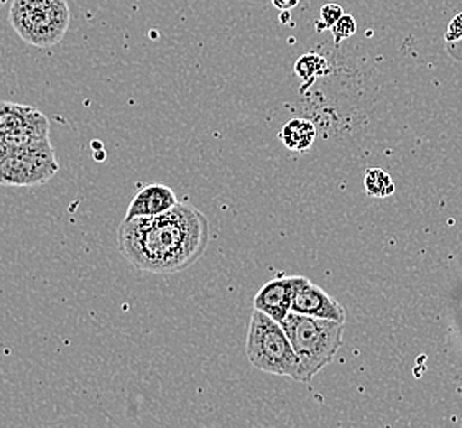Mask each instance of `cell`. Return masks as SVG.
Masks as SVG:
<instances>
[{
	"instance_id": "8fae6325",
	"label": "cell",
	"mask_w": 462,
	"mask_h": 428,
	"mask_svg": "<svg viewBox=\"0 0 462 428\" xmlns=\"http://www.w3.org/2000/svg\"><path fill=\"white\" fill-rule=\"evenodd\" d=\"M364 187L367 195L374 198H387L395 193V183L389 173L382 168H369L364 177Z\"/></svg>"
},
{
	"instance_id": "5b68a950",
	"label": "cell",
	"mask_w": 462,
	"mask_h": 428,
	"mask_svg": "<svg viewBox=\"0 0 462 428\" xmlns=\"http://www.w3.org/2000/svg\"><path fill=\"white\" fill-rule=\"evenodd\" d=\"M60 172L55 150L50 142L0 152L2 187H40Z\"/></svg>"
},
{
	"instance_id": "30bf717a",
	"label": "cell",
	"mask_w": 462,
	"mask_h": 428,
	"mask_svg": "<svg viewBox=\"0 0 462 428\" xmlns=\"http://www.w3.org/2000/svg\"><path fill=\"white\" fill-rule=\"evenodd\" d=\"M280 139L293 152L303 154L313 145L316 139V129L313 122L306 119H291L280 132Z\"/></svg>"
},
{
	"instance_id": "ac0fdd59",
	"label": "cell",
	"mask_w": 462,
	"mask_h": 428,
	"mask_svg": "<svg viewBox=\"0 0 462 428\" xmlns=\"http://www.w3.org/2000/svg\"><path fill=\"white\" fill-rule=\"evenodd\" d=\"M7 2H9V0H0V9H2V7H4Z\"/></svg>"
},
{
	"instance_id": "7c38bea8",
	"label": "cell",
	"mask_w": 462,
	"mask_h": 428,
	"mask_svg": "<svg viewBox=\"0 0 462 428\" xmlns=\"http://www.w3.org/2000/svg\"><path fill=\"white\" fill-rule=\"evenodd\" d=\"M326 71H328L326 60L316 53L303 55L296 61L295 73L303 79L305 86L313 83L318 76L326 75Z\"/></svg>"
},
{
	"instance_id": "7a4b0ae2",
	"label": "cell",
	"mask_w": 462,
	"mask_h": 428,
	"mask_svg": "<svg viewBox=\"0 0 462 428\" xmlns=\"http://www.w3.org/2000/svg\"><path fill=\"white\" fill-rule=\"evenodd\" d=\"M344 325L336 320L290 312L282 321L301 366V382L311 381L331 363L342 346Z\"/></svg>"
},
{
	"instance_id": "9a60e30c",
	"label": "cell",
	"mask_w": 462,
	"mask_h": 428,
	"mask_svg": "<svg viewBox=\"0 0 462 428\" xmlns=\"http://www.w3.org/2000/svg\"><path fill=\"white\" fill-rule=\"evenodd\" d=\"M444 38H446L448 43H456V42L462 40V12L461 14H457V15L449 22L448 30H446V37Z\"/></svg>"
},
{
	"instance_id": "e0dca14e",
	"label": "cell",
	"mask_w": 462,
	"mask_h": 428,
	"mask_svg": "<svg viewBox=\"0 0 462 428\" xmlns=\"http://www.w3.org/2000/svg\"><path fill=\"white\" fill-rule=\"evenodd\" d=\"M288 20H290V10H283V12L280 14V22H282V23H288Z\"/></svg>"
},
{
	"instance_id": "4fadbf2b",
	"label": "cell",
	"mask_w": 462,
	"mask_h": 428,
	"mask_svg": "<svg viewBox=\"0 0 462 428\" xmlns=\"http://www.w3.org/2000/svg\"><path fill=\"white\" fill-rule=\"evenodd\" d=\"M356 32H357V23H356V19L349 15V14H344L341 19L337 20L334 23V27L331 28V33H333L336 45H341L342 40L351 38Z\"/></svg>"
},
{
	"instance_id": "2e32d148",
	"label": "cell",
	"mask_w": 462,
	"mask_h": 428,
	"mask_svg": "<svg viewBox=\"0 0 462 428\" xmlns=\"http://www.w3.org/2000/svg\"><path fill=\"white\" fill-rule=\"evenodd\" d=\"M272 2V5L275 7V9L280 10V12H283V10H293L295 7H298V4H300V0H270Z\"/></svg>"
},
{
	"instance_id": "277c9868",
	"label": "cell",
	"mask_w": 462,
	"mask_h": 428,
	"mask_svg": "<svg viewBox=\"0 0 462 428\" xmlns=\"http://www.w3.org/2000/svg\"><path fill=\"white\" fill-rule=\"evenodd\" d=\"M9 22L28 45L51 48L66 37L71 12L68 0H14Z\"/></svg>"
},
{
	"instance_id": "5bb4252c",
	"label": "cell",
	"mask_w": 462,
	"mask_h": 428,
	"mask_svg": "<svg viewBox=\"0 0 462 428\" xmlns=\"http://www.w3.org/2000/svg\"><path fill=\"white\" fill-rule=\"evenodd\" d=\"M342 15H344V10L339 4H324L321 7V19L316 22V32L331 30Z\"/></svg>"
},
{
	"instance_id": "52a82bcc",
	"label": "cell",
	"mask_w": 462,
	"mask_h": 428,
	"mask_svg": "<svg viewBox=\"0 0 462 428\" xmlns=\"http://www.w3.org/2000/svg\"><path fill=\"white\" fill-rule=\"evenodd\" d=\"M291 312L308 315V317L336 320L341 323H346L347 320V312L344 310L341 303L306 277H298L296 280Z\"/></svg>"
},
{
	"instance_id": "8992f818",
	"label": "cell",
	"mask_w": 462,
	"mask_h": 428,
	"mask_svg": "<svg viewBox=\"0 0 462 428\" xmlns=\"http://www.w3.org/2000/svg\"><path fill=\"white\" fill-rule=\"evenodd\" d=\"M50 142V121L25 104L0 101V152Z\"/></svg>"
},
{
	"instance_id": "6da1fadb",
	"label": "cell",
	"mask_w": 462,
	"mask_h": 428,
	"mask_svg": "<svg viewBox=\"0 0 462 428\" xmlns=\"http://www.w3.org/2000/svg\"><path fill=\"white\" fill-rule=\"evenodd\" d=\"M209 244V221L196 206L180 203L167 213L124 219L117 229L122 256L135 269L171 275L189 269Z\"/></svg>"
},
{
	"instance_id": "3957f363",
	"label": "cell",
	"mask_w": 462,
	"mask_h": 428,
	"mask_svg": "<svg viewBox=\"0 0 462 428\" xmlns=\"http://www.w3.org/2000/svg\"><path fill=\"white\" fill-rule=\"evenodd\" d=\"M245 353L260 371L301 381V366L282 323L255 310L250 317Z\"/></svg>"
},
{
	"instance_id": "9c48e42d",
	"label": "cell",
	"mask_w": 462,
	"mask_h": 428,
	"mask_svg": "<svg viewBox=\"0 0 462 428\" xmlns=\"http://www.w3.org/2000/svg\"><path fill=\"white\" fill-rule=\"evenodd\" d=\"M176 205H178V198L171 188L160 183L147 185L134 196L124 219L158 216V214L167 213Z\"/></svg>"
},
{
	"instance_id": "ba28073f",
	"label": "cell",
	"mask_w": 462,
	"mask_h": 428,
	"mask_svg": "<svg viewBox=\"0 0 462 428\" xmlns=\"http://www.w3.org/2000/svg\"><path fill=\"white\" fill-rule=\"evenodd\" d=\"M298 277H278L267 282L254 298V308L282 323L291 312Z\"/></svg>"
}]
</instances>
